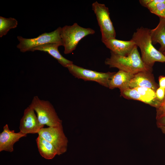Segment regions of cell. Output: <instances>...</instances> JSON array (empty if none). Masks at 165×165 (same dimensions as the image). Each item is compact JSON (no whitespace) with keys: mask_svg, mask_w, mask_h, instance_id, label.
<instances>
[{"mask_svg":"<svg viewBox=\"0 0 165 165\" xmlns=\"http://www.w3.org/2000/svg\"><path fill=\"white\" fill-rule=\"evenodd\" d=\"M165 56V52L162 53Z\"/></svg>","mask_w":165,"mask_h":165,"instance_id":"4316f807","label":"cell"},{"mask_svg":"<svg viewBox=\"0 0 165 165\" xmlns=\"http://www.w3.org/2000/svg\"><path fill=\"white\" fill-rule=\"evenodd\" d=\"M136 46L127 56L118 55L111 51V56L106 58L105 63L110 68H116L133 74L142 71L152 72L150 68L143 62Z\"/></svg>","mask_w":165,"mask_h":165,"instance_id":"7a4b0ae2","label":"cell"},{"mask_svg":"<svg viewBox=\"0 0 165 165\" xmlns=\"http://www.w3.org/2000/svg\"><path fill=\"white\" fill-rule=\"evenodd\" d=\"M129 87L133 88L140 87H147L156 91L159 86L155 81L152 72L145 71L134 74Z\"/></svg>","mask_w":165,"mask_h":165,"instance_id":"8fae6325","label":"cell"},{"mask_svg":"<svg viewBox=\"0 0 165 165\" xmlns=\"http://www.w3.org/2000/svg\"><path fill=\"white\" fill-rule=\"evenodd\" d=\"M67 68L69 72L75 78L85 81L96 82L99 84L108 87L109 80L116 72H102L86 69L72 64Z\"/></svg>","mask_w":165,"mask_h":165,"instance_id":"52a82bcc","label":"cell"},{"mask_svg":"<svg viewBox=\"0 0 165 165\" xmlns=\"http://www.w3.org/2000/svg\"><path fill=\"white\" fill-rule=\"evenodd\" d=\"M139 2L151 13L165 18V0H140Z\"/></svg>","mask_w":165,"mask_h":165,"instance_id":"e0dca14e","label":"cell"},{"mask_svg":"<svg viewBox=\"0 0 165 165\" xmlns=\"http://www.w3.org/2000/svg\"><path fill=\"white\" fill-rule=\"evenodd\" d=\"M95 31L90 28H84L74 23L72 25H65L61 28L60 37L64 53L68 54L75 50L79 42L86 36L93 35Z\"/></svg>","mask_w":165,"mask_h":165,"instance_id":"3957f363","label":"cell"},{"mask_svg":"<svg viewBox=\"0 0 165 165\" xmlns=\"http://www.w3.org/2000/svg\"><path fill=\"white\" fill-rule=\"evenodd\" d=\"M3 131L0 134V152L3 151L12 152L13 151V145L21 138L26 137L27 134L20 132L15 133L10 130L7 124L3 127Z\"/></svg>","mask_w":165,"mask_h":165,"instance_id":"30bf717a","label":"cell"},{"mask_svg":"<svg viewBox=\"0 0 165 165\" xmlns=\"http://www.w3.org/2000/svg\"><path fill=\"white\" fill-rule=\"evenodd\" d=\"M44 127L39 123L34 110L29 106L27 107L20 120V132L25 134L38 133Z\"/></svg>","mask_w":165,"mask_h":165,"instance_id":"9c48e42d","label":"cell"},{"mask_svg":"<svg viewBox=\"0 0 165 165\" xmlns=\"http://www.w3.org/2000/svg\"><path fill=\"white\" fill-rule=\"evenodd\" d=\"M36 141L38 151L42 157L46 159H52L57 155L53 145L41 136L38 135Z\"/></svg>","mask_w":165,"mask_h":165,"instance_id":"2e32d148","label":"cell"},{"mask_svg":"<svg viewBox=\"0 0 165 165\" xmlns=\"http://www.w3.org/2000/svg\"><path fill=\"white\" fill-rule=\"evenodd\" d=\"M135 88L139 93L143 99V102L158 108L161 102L157 98L156 91L152 89L145 87H137Z\"/></svg>","mask_w":165,"mask_h":165,"instance_id":"ac0fdd59","label":"cell"},{"mask_svg":"<svg viewBox=\"0 0 165 165\" xmlns=\"http://www.w3.org/2000/svg\"><path fill=\"white\" fill-rule=\"evenodd\" d=\"M61 28L59 27L53 31L44 33L33 38H27L18 36L17 38L19 43L16 47L21 52L25 53L28 51L33 52L36 47L46 44L62 43L60 37Z\"/></svg>","mask_w":165,"mask_h":165,"instance_id":"5b68a950","label":"cell"},{"mask_svg":"<svg viewBox=\"0 0 165 165\" xmlns=\"http://www.w3.org/2000/svg\"><path fill=\"white\" fill-rule=\"evenodd\" d=\"M159 127L161 130L162 132L165 134V127L164 126H160Z\"/></svg>","mask_w":165,"mask_h":165,"instance_id":"d4e9b609","label":"cell"},{"mask_svg":"<svg viewBox=\"0 0 165 165\" xmlns=\"http://www.w3.org/2000/svg\"><path fill=\"white\" fill-rule=\"evenodd\" d=\"M60 46H62V43L46 44L36 47L33 52L38 50L46 52L56 59L61 65L67 68L68 65L73 64V62L63 57L60 53L58 49Z\"/></svg>","mask_w":165,"mask_h":165,"instance_id":"5bb4252c","label":"cell"},{"mask_svg":"<svg viewBox=\"0 0 165 165\" xmlns=\"http://www.w3.org/2000/svg\"><path fill=\"white\" fill-rule=\"evenodd\" d=\"M18 21L14 18H6L0 16V37L6 35L11 29L16 28Z\"/></svg>","mask_w":165,"mask_h":165,"instance_id":"d6986e66","label":"cell"},{"mask_svg":"<svg viewBox=\"0 0 165 165\" xmlns=\"http://www.w3.org/2000/svg\"><path fill=\"white\" fill-rule=\"evenodd\" d=\"M37 114L40 123L49 127L58 126L62 125V121L59 118L53 105L48 101L40 99L38 96H34L29 106Z\"/></svg>","mask_w":165,"mask_h":165,"instance_id":"277c9868","label":"cell"},{"mask_svg":"<svg viewBox=\"0 0 165 165\" xmlns=\"http://www.w3.org/2000/svg\"><path fill=\"white\" fill-rule=\"evenodd\" d=\"M165 116V105L160 106L156 108V119Z\"/></svg>","mask_w":165,"mask_h":165,"instance_id":"7402d4cb","label":"cell"},{"mask_svg":"<svg viewBox=\"0 0 165 165\" xmlns=\"http://www.w3.org/2000/svg\"><path fill=\"white\" fill-rule=\"evenodd\" d=\"M159 87L165 89V76H160L159 78Z\"/></svg>","mask_w":165,"mask_h":165,"instance_id":"cb8c5ba5","label":"cell"},{"mask_svg":"<svg viewBox=\"0 0 165 165\" xmlns=\"http://www.w3.org/2000/svg\"><path fill=\"white\" fill-rule=\"evenodd\" d=\"M101 35V41L115 38L116 32L110 17L108 8L104 4L96 1L92 4Z\"/></svg>","mask_w":165,"mask_h":165,"instance_id":"8992f818","label":"cell"},{"mask_svg":"<svg viewBox=\"0 0 165 165\" xmlns=\"http://www.w3.org/2000/svg\"><path fill=\"white\" fill-rule=\"evenodd\" d=\"M159 18L158 24L150 30V34L153 45L159 44L160 47L158 50L163 53L165 52V18Z\"/></svg>","mask_w":165,"mask_h":165,"instance_id":"9a60e30c","label":"cell"},{"mask_svg":"<svg viewBox=\"0 0 165 165\" xmlns=\"http://www.w3.org/2000/svg\"><path fill=\"white\" fill-rule=\"evenodd\" d=\"M156 119V124L158 127L160 126L165 127V116H162Z\"/></svg>","mask_w":165,"mask_h":165,"instance_id":"603a6c76","label":"cell"},{"mask_svg":"<svg viewBox=\"0 0 165 165\" xmlns=\"http://www.w3.org/2000/svg\"><path fill=\"white\" fill-rule=\"evenodd\" d=\"M51 143L60 155L66 152L68 140L63 131L62 125L56 127L42 128L38 133Z\"/></svg>","mask_w":165,"mask_h":165,"instance_id":"ba28073f","label":"cell"},{"mask_svg":"<svg viewBox=\"0 0 165 165\" xmlns=\"http://www.w3.org/2000/svg\"><path fill=\"white\" fill-rule=\"evenodd\" d=\"M111 52L116 54L127 56L136 46L132 40L123 41L115 38L111 39L102 42Z\"/></svg>","mask_w":165,"mask_h":165,"instance_id":"7c38bea8","label":"cell"},{"mask_svg":"<svg viewBox=\"0 0 165 165\" xmlns=\"http://www.w3.org/2000/svg\"><path fill=\"white\" fill-rule=\"evenodd\" d=\"M121 95L128 99L137 100L143 102L142 98L138 91L135 88H128L120 91Z\"/></svg>","mask_w":165,"mask_h":165,"instance_id":"ffe728a7","label":"cell"},{"mask_svg":"<svg viewBox=\"0 0 165 165\" xmlns=\"http://www.w3.org/2000/svg\"><path fill=\"white\" fill-rule=\"evenodd\" d=\"M165 105V96L160 106H163Z\"/></svg>","mask_w":165,"mask_h":165,"instance_id":"484cf974","label":"cell"},{"mask_svg":"<svg viewBox=\"0 0 165 165\" xmlns=\"http://www.w3.org/2000/svg\"><path fill=\"white\" fill-rule=\"evenodd\" d=\"M156 93L157 99L162 103L165 96V89L159 87L156 90Z\"/></svg>","mask_w":165,"mask_h":165,"instance_id":"44dd1931","label":"cell"},{"mask_svg":"<svg viewBox=\"0 0 165 165\" xmlns=\"http://www.w3.org/2000/svg\"><path fill=\"white\" fill-rule=\"evenodd\" d=\"M134 75L119 70L118 72H116L110 79L108 88L110 89L118 88L120 91L128 88Z\"/></svg>","mask_w":165,"mask_h":165,"instance_id":"4fadbf2b","label":"cell"},{"mask_svg":"<svg viewBox=\"0 0 165 165\" xmlns=\"http://www.w3.org/2000/svg\"><path fill=\"white\" fill-rule=\"evenodd\" d=\"M150 30L142 27L138 28L133 33L131 40L140 48L141 58L143 62L148 67L152 68L156 62H165V56L154 46Z\"/></svg>","mask_w":165,"mask_h":165,"instance_id":"6da1fadb","label":"cell"}]
</instances>
